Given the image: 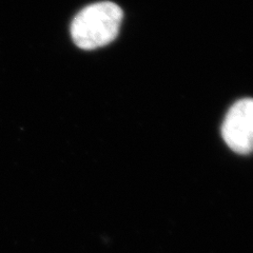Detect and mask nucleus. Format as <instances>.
Returning a JSON list of instances; mask_svg holds the SVG:
<instances>
[{"instance_id": "nucleus-1", "label": "nucleus", "mask_w": 253, "mask_h": 253, "mask_svg": "<svg viewBox=\"0 0 253 253\" xmlns=\"http://www.w3.org/2000/svg\"><path fill=\"white\" fill-rule=\"evenodd\" d=\"M123 16L121 7L111 1L85 6L71 25L74 43L83 50H94L109 44L118 35Z\"/></svg>"}, {"instance_id": "nucleus-2", "label": "nucleus", "mask_w": 253, "mask_h": 253, "mask_svg": "<svg viewBox=\"0 0 253 253\" xmlns=\"http://www.w3.org/2000/svg\"><path fill=\"white\" fill-rule=\"evenodd\" d=\"M221 135L234 152H253V98L241 99L230 108L221 126Z\"/></svg>"}]
</instances>
